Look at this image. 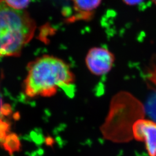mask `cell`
<instances>
[{"instance_id": "1", "label": "cell", "mask_w": 156, "mask_h": 156, "mask_svg": "<svg viewBox=\"0 0 156 156\" xmlns=\"http://www.w3.org/2000/svg\"><path fill=\"white\" fill-rule=\"evenodd\" d=\"M27 75L23 82L25 94L30 98L50 97L60 88H67L75 81L69 66L55 56L44 55L27 65Z\"/></svg>"}, {"instance_id": "7", "label": "cell", "mask_w": 156, "mask_h": 156, "mask_svg": "<svg viewBox=\"0 0 156 156\" xmlns=\"http://www.w3.org/2000/svg\"><path fill=\"white\" fill-rule=\"evenodd\" d=\"M0 142L3 144L5 149L9 153H14L19 149L20 143L17 140V137L15 135H6Z\"/></svg>"}, {"instance_id": "11", "label": "cell", "mask_w": 156, "mask_h": 156, "mask_svg": "<svg viewBox=\"0 0 156 156\" xmlns=\"http://www.w3.org/2000/svg\"><path fill=\"white\" fill-rule=\"evenodd\" d=\"M8 106H4L2 104V98L0 96V115H4L5 113H8Z\"/></svg>"}, {"instance_id": "3", "label": "cell", "mask_w": 156, "mask_h": 156, "mask_svg": "<svg viewBox=\"0 0 156 156\" xmlns=\"http://www.w3.org/2000/svg\"><path fill=\"white\" fill-rule=\"evenodd\" d=\"M36 23L28 12L0 0V58L17 57L33 38Z\"/></svg>"}, {"instance_id": "8", "label": "cell", "mask_w": 156, "mask_h": 156, "mask_svg": "<svg viewBox=\"0 0 156 156\" xmlns=\"http://www.w3.org/2000/svg\"><path fill=\"white\" fill-rule=\"evenodd\" d=\"M146 75L147 79L156 88V55L152 56L150 63L147 67Z\"/></svg>"}, {"instance_id": "9", "label": "cell", "mask_w": 156, "mask_h": 156, "mask_svg": "<svg viewBox=\"0 0 156 156\" xmlns=\"http://www.w3.org/2000/svg\"><path fill=\"white\" fill-rule=\"evenodd\" d=\"M6 4L17 10H24L29 5L31 0H4Z\"/></svg>"}, {"instance_id": "6", "label": "cell", "mask_w": 156, "mask_h": 156, "mask_svg": "<svg viewBox=\"0 0 156 156\" xmlns=\"http://www.w3.org/2000/svg\"><path fill=\"white\" fill-rule=\"evenodd\" d=\"M74 13L68 21L89 20L94 15L95 10L100 6L102 0H73Z\"/></svg>"}, {"instance_id": "2", "label": "cell", "mask_w": 156, "mask_h": 156, "mask_svg": "<svg viewBox=\"0 0 156 156\" xmlns=\"http://www.w3.org/2000/svg\"><path fill=\"white\" fill-rule=\"evenodd\" d=\"M145 107L131 94L120 92L112 99L109 110L101 131L106 140L115 143L127 142L133 138L132 128L144 118Z\"/></svg>"}, {"instance_id": "5", "label": "cell", "mask_w": 156, "mask_h": 156, "mask_svg": "<svg viewBox=\"0 0 156 156\" xmlns=\"http://www.w3.org/2000/svg\"><path fill=\"white\" fill-rule=\"evenodd\" d=\"M133 138L145 143L149 156H156V122L141 118L134 123L132 128Z\"/></svg>"}, {"instance_id": "4", "label": "cell", "mask_w": 156, "mask_h": 156, "mask_svg": "<svg viewBox=\"0 0 156 156\" xmlns=\"http://www.w3.org/2000/svg\"><path fill=\"white\" fill-rule=\"evenodd\" d=\"M115 61L114 55L104 48L90 49L86 57V64L90 73L97 76L105 75L111 70Z\"/></svg>"}, {"instance_id": "12", "label": "cell", "mask_w": 156, "mask_h": 156, "mask_svg": "<svg viewBox=\"0 0 156 156\" xmlns=\"http://www.w3.org/2000/svg\"><path fill=\"white\" fill-rule=\"evenodd\" d=\"M153 1V2L154 3V4L156 5V0H152Z\"/></svg>"}, {"instance_id": "10", "label": "cell", "mask_w": 156, "mask_h": 156, "mask_svg": "<svg viewBox=\"0 0 156 156\" xmlns=\"http://www.w3.org/2000/svg\"><path fill=\"white\" fill-rule=\"evenodd\" d=\"M123 2L127 5L134 6L140 4L144 0H122Z\"/></svg>"}]
</instances>
